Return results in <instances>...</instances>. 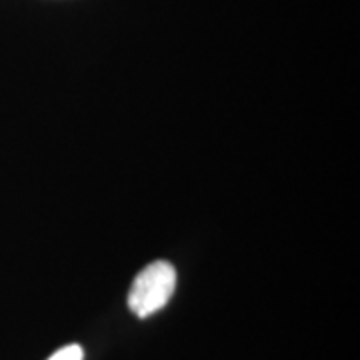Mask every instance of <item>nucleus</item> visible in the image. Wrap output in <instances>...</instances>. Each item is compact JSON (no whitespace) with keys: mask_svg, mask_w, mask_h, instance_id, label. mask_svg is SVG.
<instances>
[{"mask_svg":"<svg viewBox=\"0 0 360 360\" xmlns=\"http://www.w3.org/2000/svg\"><path fill=\"white\" fill-rule=\"evenodd\" d=\"M176 288V270L167 260H155L139 272L129 292L130 310L146 319L165 309Z\"/></svg>","mask_w":360,"mask_h":360,"instance_id":"f257e3e1","label":"nucleus"},{"mask_svg":"<svg viewBox=\"0 0 360 360\" xmlns=\"http://www.w3.org/2000/svg\"><path fill=\"white\" fill-rule=\"evenodd\" d=\"M84 359V350L78 345H70V347L60 348L52 354L49 360H82Z\"/></svg>","mask_w":360,"mask_h":360,"instance_id":"f03ea898","label":"nucleus"}]
</instances>
